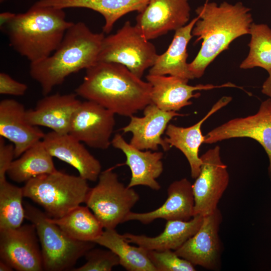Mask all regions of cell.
<instances>
[{"mask_svg":"<svg viewBox=\"0 0 271 271\" xmlns=\"http://www.w3.org/2000/svg\"><path fill=\"white\" fill-rule=\"evenodd\" d=\"M198 19V17L194 18L188 24L175 31L168 49L158 55L154 64L149 69V74L169 75L187 80L194 79L187 62V47L193 37L192 30Z\"/></svg>","mask_w":271,"mask_h":271,"instance_id":"25","label":"cell"},{"mask_svg":"<svg viewBox=\"0 0 271 271\" xmlns=\"http://www.w3.org/2000/svg\"><path fill=\"white\" fill-rule=\"evenodd\" d=\"M114 115L96 102L81 101L72 116L68 133L90 148L107 149L115 124Z\"/></svg>","mask_w":271,"mask_h":271,"instance_id":"12","label":"cell"},{"mask_svg":"<svg viewBox=\"0 0 271 271\" xmlns=\"http://www.w3.org/2000/svg\"><path fill=\"white\" fill-rule=\"evenodd\" d=\"M251 39L247 57L240 65L243 69L258 67L267 72L271 70V29L266 24L252 23L250 28Z\"/></svg>","mask_w":271,"mask_h":271,"instance_id":"30","label":"cell"},{"mask_svg":"<svg viewBox=\"0 0 271 271\" xmlns=\"http://www.w3.org/2000/svg\"><path fill=\"white\" fill-rule=\"evenodd\" d=\"M190 10L189 0H150L136 26L148 40L156 39L187 25Z\"/></svg>","mask_w":271,"mask_h":271,"instance_id":"14","label":"cell"},{"mask_svg":"<svg viewBox=\"0 0 271 271\" xmlns=\"http://www.w3.org/2000/svg\"><path fill=\"white\" fill-rule=\"evenodd\" d=\"M146 79L152 86L151 103L160 109L167 111H178L183 107L191 105L192 98H198L201 94L194 93L198 90H207L225 87H238L231 83L221 85L188 84L189 80L173 76L148 74Z\"/></svg>","mask_w":271,"mask_h":271,"instance_id":"16","label":"cell"},{"mask_svg":"<svg viewBox=\"0 0 271 271\" xmlns=\"http://www.w3.org/2000/svg\"><path fill=\"white\" fill-rule=\"evenodd\" d=\"M27 89L26 84L16 81L6 73H0L1 94L23 96Z\"/></svg>","mask_w":271,"mask_h":271,"instance_id":"33","label":"cell"},{"mask_svg":"<svg viewBox=\"0 0 271 271\" xmlns=\"http://www.w3.org/2000/svg\"><path fill=\"white\" fill-rule=\"evenodd\" d=\"M198 19L192 34L202 40L201 47L194 59L188 63L194 78L203 76L207 66L222 51L228 49L235 39L249 34L253 23L250 9L240 2L219 5L206 0L195 10Z\"/></svg>","mask_w":271,"mask_h":271,"instance_id":"2","label":"cell"},{"mask_svg":"<svg viewBox=\"0 0 271 271\" xmlns=\"http://www.w3.org/2000/svg\"><path fill=\"white\" fill-rule=\"evenodd\" d=\"M73 23L66 20L64 9L34 4L25 13L16 14L3 29L11 47L33 63L51 55Z\"/></svg>","mask_w":271,"mask_h":271,"instance_id":"4","label":"cell"},{"mask_svg":"<svg viewBox=\"0 0 271 271\" xmlns=\"http://www.w3.org/2000/svg\"><path fill=\"white\" fill-rule=\"evenodd\" d=\"M0 258L18 271L44 270L41 245L35 225L0 230Z\"/></svg>","mask_w":271,"mask_h":271,"instance_id":"11","label":"cell"},{"mask_svg":"<svg viewBox=\"0 0 271 271\" xmlns=\"http://www.w3.org/2000/svg\"><path fill=\"white\" fill-rule=\"evenodd\" d=\"M238 138H250L261 145L268 158V175L271 181L270 98L261 102L255 114L230 119L210 130L205 136L204 144Z\"/></svg>","mask_w":271,"mask_h":271,"instance_id":"10","label":"cell"},{"mask_svg":"<svg viewBox=\"0 0 271 271\" xmlns=\"http://www.w3.org/2000/svg\"><path fill=\"white\" fill-rule=\"evenodd\" d=\"M168 197L164 203L154 210L137 213L130 212L125 221H138L148 224L157 219L166 221H188L194 216V198L192 184L186 178L172 182L167 189Z\"/></svg>","mask_w":271,"mask_h":271,"instance_id":"21","label":"cell"},{"mask_svg":"<svg viewBox=\"0 0 271 271\" xmlns=\"http://www.w3.org/2000/svg\"><path fill=\"white\" fill-rule=\"evenodd\" d=\"M84 256L86 262L82 265L73 268V271H110L119 264L118 256L113 251L94 247L88 251Z\"/></svg>","mask_w":271,"mask_h":271,"instance_id":"32","label":"cell"},{"mask_svg":"<svg viewBox=\"0 0 271 271\" xmlns=\"http://www.w3.org/2000/svg\"><path fill=\"white\" fill-rule=\"evenodd\" d=\"M81 102L76 93L48 94L40 99L35 108L26 110V119L33 125L67 133L72 116Z\"/></svg>","mask_w":271,"mask_h":271,"instance_id":"18","label":"cell"},{"mask_svg":"<svg viewBox=\"0 0 271 271\" xmlns=\"http://www.w3.org/2000/svg\"><path fill=\"white\" fill-rule=\"evenodd\" d=\"M104 37L103 33L92 32L82 22L74 23L51 55L30 63V75L40 84L43 95L68 76L96 63Z\"/></svg>","mask_w":271,"mask_h":271,"instance_id":"3","label":"cell"},{"mask_svg":"<svg viewBox=\"0 0 271 271\" xmlns=\"http://www.w3.org/2000/svg\"><path fill=\"white\" fill-rule=\"evenodd\" d=\"M42 141L53 157L73 167L80 177L92 182L98 180L101 172V164L82 142L68 133L53 131L45 133Z\"/></svg>","mask_w":271,"mask_h":271,"instance_id":"17","label":"cell"},{"mask_svg":"<svg viewBox=\"0 0 271 271\" xmlns=\"http://www.w3.org/2000/svg\"><path fill=\"white\" fill-rule=\"evenodd\" d=\"M158 56L155 46L136 25L126 21L116 33L104 37L97 62L121 64L142 78L145 71L154 64Z\"/></svg>","mask_w":271,"mask_h":271,"instance_id":"8","label":"cell"},{"mask_svg":"<svg viewBox=\"0 0 271 271\" xmlns=\"http://www.w3.org/2000/svg\"><path fill=\"white\" fill-rule=\"evenodd\" d=\"M150 0H39L38 6L67 8H85L95 11L104 18L103 33L108 34L115 22L124 15L133 11L142 12Z\"/></svg>","mask_w":271,"mask_h":271,"instance_id":"24","label":"cell"},{"mask_svg":"<svg viewBox=\"0 0 271 271\" xmlns=\"http://www.w3.org/2000/svg\"><path fill=\"white\" fill-rule=\"evenodd\" d=\"M22 187L7 180L0 182V230L15 229L22 225L25 218Z\"/></svg>","mask_w":271,"mask_h":271,"instance_id":"29","label":"cell"},{"mask_svg":"<svg viewBox=\"0 0 271 271\" xmlns=\"http://www.w3.org/2000/svg\"><path fill=\"white\" fill-rule=\"evenodd\" d=\"M14 268L7 262L0 260V271H12Z\"/></svg>","mask_w":271,"mask_h":271,"instance_id":"37","label":"cell"},{"mask_svg":"<svg viewBox=\"0 0 271 271\" xmlns=\"http://www.w3.org/2000/svg\"><path fill=\"white\" fill-rule=\"evenodd\" d=\"M268 73L269 76L262 86L261 92L271 98V70Z\"/></svg>","mask_w":271,"mask_h":271,"instance_id":"36","label":"cell"},{"mask_svg":"<svg viewBox=\"0 0 271 271\" xmlns=\"http://www.w3.org/2000/svg\"><path fill=\"white\" fill-rule=\"evenodd\" d=\"M16 14L6 12L0 14V26L2 29L15 17Z\"/></svg>","mask_w":271,"mask_h":271,"instance_id":"35","label":"cell"},{"mask_svg":"<svg viewBox=\"0 0 271 271\" xmlns=\"http://www.w3.org/2000/svg\"><path fill=\"white\" fill-rule=\"evenodd\" d=\"M11 163L7 175L17 183H26L35 177L56 171L53 157L39 141Z\"/></svg>","mask_w":271,"mask_h":271,"instance_id":"27","label":"cell"},{"mask_svg":"<svg viewBox=\"0 0 271 271\" xmlns=\"http://www.w3.org/2000/svg\"><path fill=\"white\" fill-rule=\"evenodd\" d=\"M143 110V117L131 116L128 124L121 130L132 133L129 144L138 149L157 151L161 146L164 151H168L171 147L162 136L173 118L185 114L163 110L152 103Z\"/></svg>","mask_w":271,"mask_h":271,"instance_id":"15","label":"cell"},{"mask_svg":"<svg viewBox=\"0 0 271 271\" xmlns=\"http://www.w3.org/2000/svg\"><path fill=\"white\" fill-rule=\"evenodd\" d=\"M0 137V182L5 181L9 168L15 158L13 144H7Z\"/></svg>","mask_w":271,"mask_h":271,"instance_id":"34","label":"cell"},{"mask_svg":"<svg viewBox=\"0 0 271 271\" xmlns=\"http://www.w3.org/2000/svg\"><path fill=\"white\" fill-rule=\"evenodd\" d=\"M85 70L75 93L86 100L129 117L151 103V84L121 64L97 62Z\"/></svg>","mask_w":271,"mask_h":271,"instance_id":"1","label":"cell"},{"mask_svg":"<svg viewBox=\"0 0 271 271\" xmlns=\"http://www.w3.org/2000/svg\"><path fill=\"white\" fill-rule=\"evenodd\" d=\"M139 199V194L120 182L111 168L101 172L96 185L90 188L85 203L104 229H115L125 222Z\"/></svg>","mask_w":271,"mask_h":271,"instance_id":"7","label":"cell"},{"mask_svg":"<svg viewBox=\"0 0 271 271\" xmlns=\"http://www.w3.org/2000/svg\"><path fill=\"white\" fill-rule=\"evenodd\" d=\"M222 221L220 210L203 216L202 223L196 233L187 240L175 253L194 265L207 269L219 268L221 253V244L219 230Z\"/></svg>","mask_w":271,"mask_h":271,"instance_id":"13","label":"cell"},{"mask_svg":"<svg viewBox=\"0 0 271 271\" xmlns=\"http://www.w3.org/2000/svg\"><path fill=\"white\" fill-rule=\"evenodd\" d=\"M232 99L230 96H222L202 119L193 125L182 127L170 123L167 126L165 131L167 137L164 139L171 148H176L185 156L189 164L191 175L193 179L198 176L202 164L199 156L200 147L205 141V136L202 133V125L212 115L226 106Z\"/></svg>","mask_w":271,"mask_h":271,"instance_id":"22","label":"cell"},{"mask_svg":"<svg viewBox=\"0 0 271 271\" xmlns=\"http://www.w3.org/2000/svg\"><path fill=\"white\" fill-rule=\"evenodd\" d=\"M70 237L81 241H94L103 231L102 224L87 206L79 205L62 217H50Z\"/></svg>","mask_w":271,"mask_h":271,"instance_id":"28","label":"cell"},{"mask_svg":"<svg viewBox=\"0 0 271 271\" xmlns=\"http://www.w3.org/2000/svg\"><path fill=\"white\" fill-rule=\"evenodd\" d=\"M25 218L33 223L39 237L46 271L72 270L78 260L94 247L91 241H81L67 235L50 217L28 202H24Z\"/></svg>","mask_w":271,"mask_h":271,"instance_id":"6","label":"cell"},{"mask_svg":"<svg viewBox=\"0 0 271 271\" xmlns=\"http://www.w3.org/2000/svg\"><path fill=\"white\" fill-rule=\"evenodd\" d=\"M8 0H0V3H4L5 2L7 1Z\"/></svg>","mask_w":271,"mask_h":271,"instance_id":"38","label":"cell"},{"mask_svg":"<svg viewBox=\"0 0 271 271\" xmlns=\"http://www.w3.org/2000/svg\"><path fill=\"white\" fill-rule=\"evenodd\" d=\"M94 242L113 251L118 256L119 265L128 271H157L148 250L130 245L115 229H105Z\"/></svg>","mask_w":271,"mask_h":271,"instance_id":"26","label":"cell"},{"mask_svg":"<svg viewBox=\"0 0 271 271\" xmlns=\"http://www.w3.org/2000/svg\"><path fill=\"white\" fill-rule=\"evenodd\" d=\"M24 197L41 206L47 215L57 219L85 203L90 189L87 180L57 170L29 180L22 187Z\"/></svg>","mask_w":271,"mask_h":271,"instance_id":"5","label":"cell"},{"mask_svg":"<svg viewBox=\"0 0 271 271\" xmlns=\"http://www.w3.org/2000/svg\"><path fill=\"white\" fill-rule=\"evenodd\" d=\"M23 104L13 99L0 102V137L9 140L14 147L15 158H18L45 134L26 119Z\"/></svg>","mask_w":271,"mask_h":271,"instance_id":"19","label":"cell"},{"mask_svg":"<svg viewBox=\"0 0 271 271\" xmlns=\"http://www.w3.org/2000/svg\"><path fill=\"white\" fill-rule=\"evenodd\" d=\"M203 219V216L196 215L188 221L168 220L164 231L154 237L129 233H125L122 235L128 242L147 250L175 251L196 233Z\"/></svg>","mask_w":271,"mask_h":271,"instance_id":"23","label":"cell"},{"mask_svg":"<svg viewBox=\"0 0 271 271\" xmlns=\"http://www.w3.org/2000/svg\"><path fill=\"white\" fill-rule=\"evenodd\" d=\"M148 256L157 271H195V265L178 255L174 250H148Z\"/></svg>","mask_w":271,"mask_h":271,"instance_id":"31","label":"cell"},{"mask_svg":"<svg viewBox=\"0 0 271 271\" xmlns=\"http://www.w3.org/2000/svg\"><path fill=\"white\" fill-rule=\"evenodd\" d=\"M198 176L192 184L194 198V216L209 215L217 205L229 182L227 166L222 161L220 148L216 146L200 156Z\"/></svg>","mask_w":271,"mask_h":271,"instance_id":"9","label":"cell"},{"mask_svg":"<svg viewBox=\"0 0 271 271\" xmlns=\"http://www.w3.org/2000/svg\"><path fill=\"white\" fill-rule=\"evenodd\" d=\"M111 145L121 151L125 156L124 164L131 171V178L127 185L128 187L142 185L156 191L161 189L157 179L164 170L162 152L138 149L127 143L119 133L114 136Z\"/></svg>","mask_w":271,"mask_h":271,"instance_id":"20","label":"cell"}]
</instances>
